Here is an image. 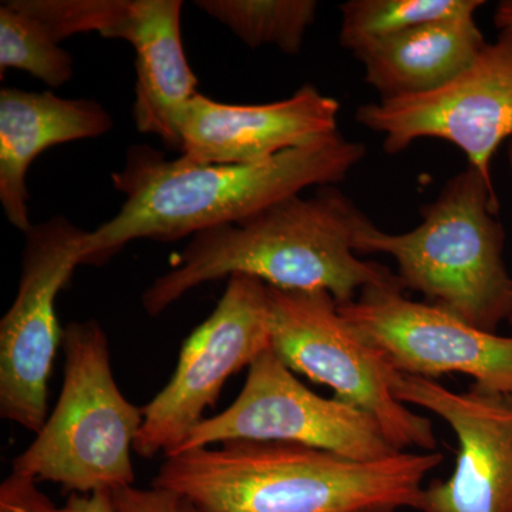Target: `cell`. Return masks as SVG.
Listing matches in <instances>:
<instances>
[{"label": "cell", "instance_id": "cell-1", "mask_svg": "<svg viewBox=\"0 0 512 512\" xmlns=\"http://www.w3.org/2000/svg\"><path fill=\"white\" fill-rule=\"evenodd\" d=\"M365 156L362 143L339 131L258 164H194L133 146L111 174L123 205L87 232L80 265L104 264L137 239L177 241L237 224L306 188L340 183Z\"/></svg>", "mask_w": 512, "mask_h": 512}, {"label": "cell", "instance_id": "cell-2", "mask_svg": "<svg viewBox=\"0 0 512 512\" xmlns=\"http://www.w3.org/2000/svg\"><path fill=\"white\" fill-rule=\"evenodd\" d=\"M439 451L352 460L301 444L229 441L165 457L153 487L185 495L201 512L419 511Z\"/></svg>", "mask_w": 512, "mask_h": 512}, {"label": "cell", "instance_id": "cell-3", "mask_svg": "<svg viewBox=\"0 0 512 512\" xmlns=\"http://www.w3.org/2000/svg\"><path fill=\"white\" fill-rule=\"evenodd\" d=\"M369 222L332 185L311 197L293 195L237 224L192 237L177 264L143 293V308L158 316L207 282L247 275L285 291H325L339 306L397 276L363 261L356 239Z\"/></svg>", "mask_w": 512, "mask_h": 512}, {"label": "cell", "instance_id": "cell-4", "mask_svg": "<svg viewBox=\"0 0 512 512\" xmlns=\"http://www.w3.org/2000/svg\"><path fill=\"white\" fill-rule=\"evenodd\" d=\"M498 211L494 185L467 165L423 208L419 227L390 234L369 221L357 235L356 249L392 256L403 291L419 292L464 322L497 333L512 313Z\"/></svg>", "mask_w": 512, "mask_h": 512}, {"label": "cell", "instance_id": "cell-5", "mask_svg": "<svg viewBox=\"0 0 512 512\" xmlns=\"http://www.w3.org/2000/svg\"><path fill=\"white\" fill-rule=\"evenodd\" d=\"M64 377L55 409L13 471L73 494L120 490L136 481L131 450L143 409L128 402L111 367L109 338L97 320L63 330Z\"/></svg>", "mask_w": 512, "mask_h": 512}, {"label": "cell", "instance_id": "cell-6", "mask_svg": "<svg viewBox=\"0 0 512 512\" xmlns=\"http://www.w3.org/2000/svg\"><path fill=\"white\" fill-rule=\"evenodd\" d=\"M271 349L292 372L328 386L373 417L400 451H436L433 424L394 396L402 373L339 311L325 291L268 286Z\"/></svg>", "mask_w": 512, "mask_h": 512}, {"label": "cell", "instance_id": "cell-7", "mask_svg": "<svg viewBox=\"0 0 512 512\" xmlns=\"http://www.w3.org/2000/svg\"><path fill=\"white\" fill-rule=\"evenodd\" d=\"M271 349L268 285L232 275L217 308L181 348L167 386L143 407L134 451L141 457L171 456L204 420L229 377Z\"/></svg>", "mask_w": 512, "mask_h": 512}, {"label": "cell", "instance_id": "cell-8", "mask_svg": "<svg viewBox=\"0 0 512 512\" xmlns=\"http://www.w3.org/2000/svg\"><path fill=\"white\" fill-rule=\"evenodd\" d=\"M229 441L301 444L359 461L380 460L400 451L373 417L338 397L313 393L272 349L248 367L237 400L202 420L173 454Z\"/></svg>", "mask_w": 512, "mask_h": 512}, {"label": "cell", "instance_id": "cell-9", "mask_svg": "<svg viewBox=\"0 0 512 512\" xmlns=\"http://www.w3.org/2000/svg\"><path fill=\"white\" fill-rule=\"evenodd\" d=\"M87 232L63 215L26 232L15 301L0 322V416L37 433L47 419V383L63 330L56 298L80 265Z\"/></svg>", "mask_w": 512, "mask_h": 512}, {"label": "cell", "instance_id": "cell-10", "mask_svg": "<svg viewBox=\"0 0 512 512\" xmlns=\"http://www.w3.org/2000/svg\"><path fill=\"white\" fill-rule=\"evenodd\" d=\"M356 121L384 136L387 154L440 138L467 156L488 183L498 148L512 140V32H500L460 76L419 96L363 104ZM494 185V184H493Z\"/></svg>", "mask_w": 512, "mask_h": 512}, {"label": "cell", "instance_id": "cell-11", "mask_svg": "<svg viewBox=\"0 0 512 512\" xmlns=\"http://www.w3.org/2000/svg\"><path fill=\"white\" fill-rule=\"evenodd\" d=\"M339 311L402 375L434 379L460 373L480 389L512 394V336L404 298L399 279L365 289Z\"/></svg>", "mask_w": 512, "mask_h": 512}, {"label": "cell", "instance_id": "cell-12", "mask_svg": "<svg viewBox=\"0 0 512 512\" xmlns=\"http://www.w3.org/2000/svg\"><path fill=\"white\" fill-rule=\"evenodd\" d=\"M394 396L439 416L458 441L453 473L424 487L420 512H512V394L402 375Z\"/></svg>", "mask_w": 512, "mask_h": 512}, {"label": "cell", "instance_id": "cell-13", "mask_svg": "<svg viewBox=\"0 0 512 512\" xmlns=\"http://www.w3.org/2000/svg\"><path fill=\"white\" fill-rule=\"evenodd\" d=\"M339 101L305 84L286 99L229 104L198 93L181 120V158L194 164H258L338 133Z\"/></svg>", "mask_w": 512, "mask_h": 512}, {"label": "cell", "instance_id": "cell-14", "mask_svg": "<svg viewBox=\"0 0 512 512\" xmlns=\"http://www.w3.org/2000/svg\"><path fill=\"white\" fill-rule=\"evenodd\" d=\"M113 119L99 101L64 99L52 92L0 90V204L23 234L30 222L28 173L47 148L109 133Z\"/></svg>", "mask_w": 512, "mask_h": 512}, {"label": "cell", "instance_id": "cell-15", "mask_svg": "<svg viewBox=\"0 0 512 512\" xmlns=\"http://www.w3.org/2000/svg\"><path fill=\"white\" fill-rule=\"evenodd\" d=\"M181 10V0H130L114 35L136 52L133 119L138 131L153 134L178 151L181 120L198 94L197 77L185 57Z\"/></svg>", "mask_w": 512, "mask_h": 512}, {"label": "cell", "instance_id": "cell-16", "mask_svg": "<svg viewBox=\"0 0 512 512\" xmlns=\"http://www.w3.org/2000/svg\"><path fill=\"white\" fill-rule=\"evenodd\" d=\"M485 42L476 16L439 20L377 40L353 55L382 100L440 89L477 59Z\"/></svg>", "mask_w": 512, "mask_h": 512}, {"label": "cell", "instance_id": "cell-17", "mask_svg": "<svg viewBox=\"0 0 512 512\" xmlns=\"http://www.w3.org/2000/svg\"><path fill=\"white\" fill-rule=\"evenodd\" d=\"M195 6L245 45L275 46L288 55L301 52L319 9L313 0H200Z\"/></svg>", "mask_w": 512, "mask_h": 512}, {"label": "cell", "instance_id": "cell-18", "mask_svg": "<svg viewBox=\"0 0 512 512\" xmlns=\"http://www.w3.org/2000/svg\"><path fill=\"white\" fill-rule=\"evenodd\" d=\"M483 0H349L340 6V45L350 52L439 20L476 16Z\"/></svg>", "mask_w": 512, "mask_h": 512}, {"label": "cell", "instance_id": "cell-19", "mask_svg": "<svg viewBox=\"0 0 512 512\" xmlns=\"http://www.w3.org/2000/svg\"><path fill=\"white\" fill-rule=\"evenodd\" d=\"M23 70L50 87H60L74 74L73 57L45 26L13 0L0 6V73Z\"/></svg>", "mask_w": 512, "mask_h": 512}, {"label": "cell", "instance_id": "cell-20", "mask_svg": "<svg viewBox=\"0 0 512 512\" xmlns=\"http://www.w3.org/2000/svg\"><path fill=\"white\" fill-rule=\"evenodd\" d=\"M39 20L57 43L80 33H100L114 39L126 18L130 0H13Z\"/></svg>", "mask_w": 512, "mask_h": 512}, {"label": "cell", "instance_id": "cell-21", "mask_svg": "<svg viewBox=\"0 0 512 512\" xmlns=\"http://www.w3.org/2000/svg\"><path fill=\"white\" fill-rule=\"evenodd\" d=\"M116 512H201L190 498L167 488H120L111 493Z\"/></svg>", "mask_w": 512, "mask_h": 512}, {"label": "cell", "instance_id": "cell-22", "mask_svg": "<svg viewBox=\"0 0 512 512\" xmlns=\"http://www.w3.org/2000/svg\"><path fill=\"white\" fill-rule=\"evenodd\" d=\"M0 512H66V508L57 507L36 480L12 471L0 485Z\"/></svg>", "mask_w": 512, "mask_h": 512}, {"label": "cell", "instance_id": "cell-23", "mask_svg": "<svg viewBox=\"0 0 512 512\" xmlns=\"http://www.w3.org/2000/svg\"><path fill=\"white\" fill-rule=\"evenodd\" d=\"M66 512H116L113 497L109 491L93 494H72L66 505Z\"/></svg>", "mask_w": 512, "mask_h": 512}, {"label": "cell", "instance_id": "cell-24", "mask_svg": "<svg viewBox=\"0 0 512 512\" xmlns=\"http://www.w3.org/2000/svg\"><path fill=\"white\" fill-rule=\"evenodd\" d=\"M494 25L498 32H512V0H503L495 6Z\"/></svg>", "mask_w": 512, "mask_h": 512}, {"label": "cell", "instance_id": "cell-25", "mask_svg": "<svg viewBox=\"0 0 512 512\" xmlns=\"http://www.w3.org/2000/svg\"><path fill=\"white\" fill-rule=\"evenodd\" d=\"M508 161H510V168L512 174V140L510 141V147H508ZM508 322H510V325L512 326V313L510 316V320H508Z\"/></svg>", "mask_w": 512, "mask_h": 512}]
</instances>
